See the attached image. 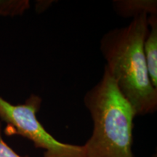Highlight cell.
I'll return each mask as SVG.
<instances>
[{
    "label": "cell",
    "mask_w": 157,
    "mask_h": 157,
    "mask_svg": "<svg viewBox=\"0 0 157 157\" xmlns=\"http://www.w3.org/2000/svg\"><path fill=\"white\" fill-rule=\"evenodd\" d=\"M113 10L119 16L136 17L146 14L157 15L156 0H117L113 2Z\"/></svg>",
    "instance_id": "obj_5"
},
{
    "label": "cell",
    "mask_w": 157,
    "mask_h": 157,
    "mask_svg": "<svg viewBox=\"0 0 157 157\" xmlns=\"http://www.w3.org/2000/svg\"><path fill=\"white\" fill-rule=\"evenodd\" d=\"M93 122L83 145L85 157H134L132 130L135 110L104 68L100 81L84 96Z\"/></svg>",
    "instance_id": "obj_2"
},
{
    "label": "cell",
    "mask_w": 157,
    "mask_h": 157,
    "mask_svg": "<svg viewBox=\"0 0 157 157\" xmlns=\"http://www.w3.org/2000/svg\"><path fill=\"white\" fill-rule=\"evenodd\" d=\"M0 157H27L21 156L10 148L3 140L2 136L1 124H0Z\"/></svg>",
    "instance_id": "obj_7"
},
{
    "label": "cell",
    "mask_w": 157,
    "mask_h": 157,
    "mask_svg": "<svg viewBox=\"0 0 157 157\" xmlns=\"http://www.w3.org/2000/svg\"><path fill=\"white\" fill-rule=\"evenodd\" d=\"M148 17L139 15L126 26L109 31L100 43L105 68L136 116L154 113L157 109V88L151 81L143 50Z\"/></svg>",
    "instance_id": "obj_1"
},
{
    "label": "cell",
    "mask_w": 157,
    "mask_h": 157,
    "mask_svg": "<svg viewBox=\"0 0 157 157\" xmlns=\"http://www.w3.org/2000/svg\"><path fill=\"white\" fill-rule=\"evenodd\" d=\"M41 104L42 99L36 95L19 105H13L0 96V119L7 125L6 134L29 139L43 150V157H85L83 146L60 142L44 129L36 117Z\"/></svg>",
    "instance_id": "obj_3"
},
{
    "label": "cell",
    "mask_w": 157,
    "mask_h": 157,
    "mask_svg": "<svg viewBox=\"0 0 157 157\" xmlns=\"http://www.w3.org/2000/svg\"><path fill=\"white\" fill-rule=\"evenodd\" d=\"M30 7L28 0H0V16H16Z\"/></svg>",
    "instance_id": "obj_6"
},
{
    "label": "cell",
    "mask_w": 157,
    "mask_h": 157,
    "mask_svg": "<svg viewBox=\"0 0 157 157\" xmlns=\"http://www.w3.org/2000/svg\"><path fill=\"white\" fill-rule=\"evenodd\" d=\"M148 31L143 44L145 58L151 81L157 88V15L148 17Z\"/></svg>",
    "instance_id": "obj_4"
}]
</instances>
